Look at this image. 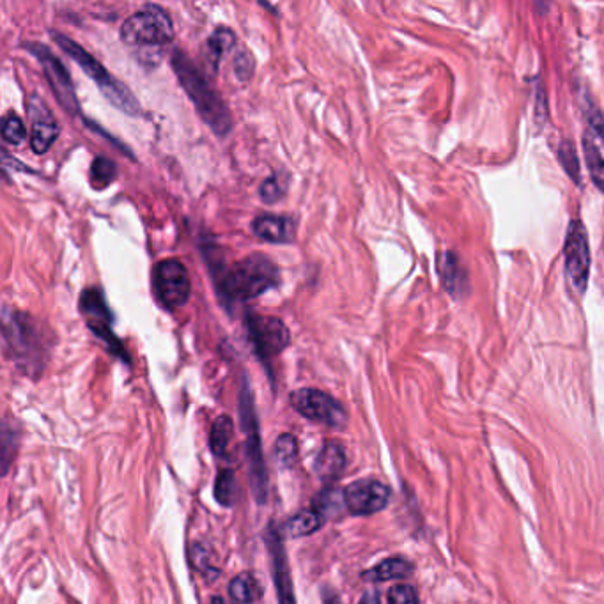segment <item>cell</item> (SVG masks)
Instances as JSON below:
<instances>
[{
    "mask_svg": "<svg viewBox=\"0 0 604 604\" xmlns=\"http://www.w3.org/2000/svg\"><path fill=\"white\" fill-rule=\"evenodd\" d=\"M254 70H256V62L252 59V55L248 54L247 50H241L240 54L236 55V59H234L236 77L241 82H247L254 75Z\"/></svg>",
    "mask_w": 604,
    "mask_h": 604,
    "instance_id": "obj_32",
    "label": "cell"
},
{
    "mask_svg": "<svg viewBox=\"0 0 604 604\" xmlns=\"http://www.w3.org/2000/svg\"><path fill=\"white\" fill-rule=\"evenodd\" d=\"M52 38H54L55 43L59 45L62 52L70 57L71 61L77 62L82 71L86 73L87 77L93 80L94 84L103 93V96L116 109L121 110L124 114H128V116H139L140 112H142V107H140L137 98L133 96L132 91L128 87L124 86L123 82H119L116 77H112L101 62L96 61L93 55L86 52L73 39L66 38L64 34L52 32Z\"/></svg>",
    "mask_w": 604,
    "mask_h": 604,
    "instance_id": "obj_4",
    "label": "cell"
},
{
    "mask_svg": "<svg viewBox=\"0 0 604 604\" xmlns=\"http://www.w3.org/2000/svg\"><path fill=\"white\" fill-rule=\"evenodd\" d=\"M358 604H381L380 596H378L374 590H369V592H365Z\"/></svg>",
    "mask_w": 604,
    "mask_h": 604,
    "instance_id": "obj_34",
    "label": "cell"
},
{
    "mask_svg": "<svg viewBox=\"0 0 604 604\" xmlns=\"http://www.w3.org/2000/svg\"><path fill=\"white\" fill-rule=\"evenodd\" d=\"M438 273H440L445 291L452 298L459 300L465 296L466 289H468V277L454 252H443L438 256Z\"/></svg>",
    "mask_w": 604,
    "mask_h": 604,
    "instance_id": "obj_19",
    "label": "cell"
},
{
    "mask_svg": "<svg viewBox=\"0 0 604 604\" xmlns=\"http://www.w3.org/2000/svg\"><path fill=\"white\" fill-rule=\"evenodd\" d=\"M236 45V34L231 29L218 27L217 31L211 34L208 39V57H210L211 66L217 70L218 64L224 59L225 54H229Z\"/></svg>",
    "mask_w": 604,
    "mask_h": 604,
    "instance_id": "obj_23",
    "label": "cell"
},
{
    "mask_svg": "<svg viewBox=\"0 0 604 604\" xmlns=\"http://www.w3.org/2000/svg\"><path fill=\"white\" fill-rule=\"evenodd\" d=\"M4 342L9 355L27 374L41 372L47 357V342L41 326L24 312L4 309Z\"/></svg>",
    "mask_w": 604,
    "mask_h": 604,
    "instance_id": "obj_3",
    "label": "cell"
},
{
    "mask_svg": "<svg viewBox=\"0 0 604 604\" xmlns=\"http://www.w3.org/2000/svg\"><path fill=\"white\" fill-rule=\"evenodd\" d=\"M279 284V268L264 254H250L217 277L218 296L229 305L254 300Z\"/></svg>",
    "mask_w": 604,
    "mask_h": 604,
    "instance_id": "obj_2",
    "label": "cell"
},
{
    "mask_svg": "<svg viewBox=\"0 0 604 604\" xmlns=\"http://www.w3.org/2000/svg\"><path fill=\"white\" fill-rule=\"evenodd\" d=\"M211 604H227L225 603L224 599H222V597H213V599H211Z\"/></svg>",
    "mask_w": 604,
    "mask_h": 604,
    "instance_id": "obj_36",
    "label": "cell"
},
{
    "mask_svg": "<svg viewBox=\"0 0 604 604\" xmlns=\"http://www.w3.org/2000/svg\"><path fill=\"white\" fill-rule=\"evenodd\" d=\"M413 573V564L408 562L406 558L394 557L383 560L378 566L372 567L369 571H365V581H371V583H381V581L390 580H401V578H408Z\"/></svg>",
    "mask_w": 604,
    "mask_h": 604,
    "instance_id": "obj_20",
    "label": "cell"
},
{
    "mask_svg": "<svg viewBox=\"0 0 604 604\" xmlns=\"http://www.w3.org/2000/svg\"><path fill=\"white\" fill-rule=\"evenodd\" d=\"M581 140L590 178L597 190L604 194V116L592 103L585 110V130Z\"/></svg>",
    "mask_w": 604,
    "mask_h": 604,
    "instance_id": "obj_13",
    "label": "cell"
},
{
    "mask_svg": "<svg viewBox=\"0 0 604 604\" xmlns=\"http://www.w3.org/2000/svg\"><path fill=\"white\" fill-rule=\"evenodd\" d=\"M240 422L241 429L247 436L248 472H250V486L254 491L257 502L266 504L268 498V472L264 465L263 443L259 434L254 395L250 390L247 378H243L240 392Z\"/></svg>",
    "mask_w": 604,
    "mask_h": 604,
    "instance_id": "obj_5",
    "label": "cell"
},
{
    "mask_svg": "<svg viewBox=\"0 0 604 604\" xmlns=\"http://www.w3.org/2000/svg\"><path fill=\"white\" fill-rule=\"evenodd\" d=\"M27 110L31 112L32 117V151L43 155L54 146L55 140L59 137V124L52 116V112L47 109V105L39 100L38 96H32V100L27 103Z\"/></svg>",
    "mask_w": 604,
    "mask_h": 604,
    "instance_id": "obj_16",
    "label": "cell"
},
{
    "mask_svg": "<svg viewBox=\"0 0 604 604\" xmlns=\"http://www.w3.org/2000/svg\"><path fill=\"white\" fill-rule=\"evenodd\" d=\"M247 328L256 355L264 364H268L272 358L279 357L291 342V333L284 325V321H280L275 316L250 314L247 316Z\"/></svg>",
    "mask_w": 604,
    "mask_h": 604,
    "instance_id": "obj_11",
    "label": "cell"
},
{
    "mask_svg": "<svg viewBox=\"0 0 604 604\" xmlns=\"http://www.w3.org/2000/svg\"><path fill=\"white\" fill-rule=\"evenodd\" d=\"M208 557H210V551L204 550L202 546L197 544V546H195V555L192 557L194 558L195 567H197L201 573L217 574V569L213 567V564H211V560H208Z\"/></svg>",
    "mask_w": 604,
    "mask_h": 604,
    "instance_id": "obj_33",
    "label": "cell"
},
{
    "mask_svg": "<svg viewBox=\"0 0 604 604\" xmlns=\"http://www.w3.org/2000/svg\"><path fill=\"white\" fill-rule=\"evenodd\" d=\"M266 544L268 551L272 555L273 583L277 589L279 604H296L295 589H293V580H291V571L287 564L286 550L280 539L279 530L275 525L268 527L266 532Z\"/></svg>",
    "mask_w": 604,
    "mask_h": 604,
    "instance_id": "obj_15",
    "label": "cell"
},
{
    "mask_svg": "<svg viewBox=\"0 0 604 604\" xmlns=\"http://www.w3.org/2000/svg\"><path fill=\"white\" fill-rule=\"evenodd\" d=\"M286 190L287 185L284 176L282 174H273L261 185L259 195H261V199L266 204H275V202H279L286 195Z\"/></svg>",
    "mask_w": 604,
    "mask_h": 604,
    "instance_id": "obj_30",
    "label": "cell"
},
{
    "mask_svg": "<svg viewBox=\"0 0 604 604\" xmlns=\"http://www.w3.org/2000/svg\"><path fill=\"white\" fill-rule=\"evenodd\" d=\"M344 505L353 516H372L383 511L390 500V489L376 479H360L344 489Z\"/></svg>",
    "mask_w": 604,
    "mask_h": 604,
    "instance_id": "obj_14",
    "label": "cell"
},
{
    "mask_svg": "<svg viewBox=\"0 0 604 604\" xmlns=\"http://www.w3.org/2000/svg\"><path fill=\"white\" fill-rule=\"evenodd\" d=\"M323 601H325V604H341L339 596L333 590L328 589L323 590Z\"/></svg>",
    "mask_w": 604,
    "mask_h": 604,
    "instance_id": "obj_35",
    "label": "cell"
},
{
    "mask_svg": "<svg viewBox=\"0 0 604 604\" xmlns=\"http://www.w3.org/2000/svg\"><path fill=\"white\" fill-rule=\"evenodd\" d=\"M273 457L280 468H291L298 459V442L293 434H280L275 442Z\"/></svg>",
    "mask_w": 604,
    "mask_h": 604,
    "instance_id": "obj_26",
    "label": "cell"
},
{
    "mask_svg": "<svg viewBox=\"0 0 604 604\" xmlns=\"http://www.w3.org/2000/svg\"><path fill=\"white\" fill-rule=\"evenodd\" d=\"M558 162L562 163L564 171L569 174V178L580 183V163H578V156H576V149H574L573 142L571 140H564L560 144L558 149Z\"/></svg>",
    "mask_w": 604,
    "mask_h": 604,
    "instance_id": "obj_29",
    "label": "cell"
},
{
    "mask_svg": "<svg viewBox=\"0 0 604 604\" xmlns=\"http://www.w3.org/2000/svg\"><path fill=\"white\" fill-rule=\"evenodd\" d=\"M80 310H82V316L87 321V326L93 330L94 335L105 342V346L110 349L112 355L124 360L126 364H130V357L126 353L123 344L119 342L116 337V333L112 332V314H110L107 302L103 298L98 287H89L86 289L82 296H80Z\"/></svg>",
    "mask_w": 604,
    "mask_h": 604,
    "instance_id": "obj_9",
    "label": "cell"
},
{
    "mask_svg": "<svg viewBox=\"0 0 604 604\" xmlns=\"http://www.w3.org/2000/svg\"><path fill=\"white\" fill-rule=\"evenodd\" d=\"M346 465H348V456H346L342 443L328 440L323 443V447L316 456L314 473L323 482H333L341 477L342 472L346 470Z\"/></svg>",
    "mask_w": 604,
    "mask_h": 604,
    "instance_id": "obj_17",
    "label": "cell"
},
{
    "mask_svg": "<svg viewBox=\"0 0 604 604\" xmlns=\"http://www.w3.org/2000/svg\"><path fill=\"white\" fill-rule=\"evenodd\" d=\"M321 527H323V514L318 509H305L287 521L284 532L289 537H305L318 532Z\"/></svg>",
    "mask_w": 604,
    "mask_h": 604,
    "instance_id": "obj_21",
    "label": "cell"
},
{
    "mask_svg": "<svg viewBox=\"0 0 604 604\" xmlns=\"http://www.w3.org/2000/svg\"><path fill=\"white\" fill-rule=\"evenodd\" d=\"M564 257H566L564 268H566L567 287L574 298H581L587 291L590 273L589 234L581 220H571L569 224Z\"/></svg>",
    "mask_w": 604,
    "mask_h": 604,
    "instance_id": "obj_7",
    "label": "cell"
},
{
    "mask_svg": "<svg viewBox=\"0 0 604 604\" xmlns=\"http://www.w3.org/2000/svg\"><path fill=\"white\" fill-rule=\"evenodd\" d=\"M252 229L257 238L268 243H291L296 236V224L293 218L268 215V213L259 215L254 220Z\"/></svg>",
    "mask_w": 604,
    "mask_h": 604,
    "instance_id": "obj_18",
    "label": "cell"
},
{
    "mask_svg": "<svg viewBox=\"0 0 604 604\" xmlns=\"http://www.w3.org/2000/svg\"><path fill=\"white\" fill-rule=\"evenodd\" d=\"M116 179V163L105 158V156H98L94 158L93 165H91V185L96 190H103Z\"/></svg>",
    "mask_w": 604,
    "mask_h": 604,
    "instance_id": "obj_27",
    "label": "cell"
},
{
    "mask_svg": "<svg viewBox=\"0 0 604 604\" xmlns=\"http://www.w3.org/2000/svg\"><path fill=\"white\" fill-rule=\"evenodd\" d=\"M291 404L302 417L321 426L344 429L348 413L337 399L318 388H300L291 394Z\"/></svg>",
    "mask_w": 604,
    "mask_h": 604,
    "instance_id": "obj_8",
    "label": "cell"
},
{
    "mask_svg": "<svg viewBox=\"0 0 604 604\" xmlns=\"http://www.w3.org/2000/svg\"><path fill=\"white\" fill-rule=\"evenodd\" d=\"M172 66L202 121L208 124L218 137L229 135L233 130L231 110L213 89L208 78L204 77V73L195 66V62L181 50H176L172 55Z\"/></svg>",
    "mask_w": 604,
    "mask_h": 604,
    "instance_id": "obj_1",
    "label": "cell"
},
{
    "mask_svg": "<svg viewBox=\"0 0 604 604\" xmlns=\"http://www.w3.org/2000/svg\"><path fill=\"white\" fill-rule=\"evenodd\" d=\"M215 498L224 507H233L238 500V482L234 477L233 470H222L218 473L217 484H215Z\"/></svg>",
    "mask_w": 604,
    "mask_h": 604,
    "instance_id": "obj_25",
    "label": "cell"
},
{
    "mask_svg": "<svg viewBox=\"0 0 604 604\" xmlns=\"http://www.w3.org/2000/svg\"><path fill=\"white\" fill-rule=\"evenodd\" d=\"M233 419L229 415H220L211 426L210 447L211 452L217 457L227 456L229 443L233 438Z\"/></svg>",
    "mask_w": 604,
    "mask_h": 604,
    "instance_id": "obj_22",
    "label": "cell"
},
{
    "mask_svg": "<svg viewBox=\"0 0 604 604\" xmlns=\"http://www.w3.org/2000/svg\"><path fill=\"white\" fill-rule=\"evenodd\" d=\"M2 139L11 146H20L27 139V128L24 121L16 116L15 112H9L2 119Z\"/></svg>",
    "mask_w": 604,
    "mask_h": 604,
    "instance_id": "obj_28",
    "label": "cell"
},
{
    "mask_svg": "<svg viewBox=\"0 0 604 604\" xmlns=\"http://www.w3.org/2000/svg\"><path fill=\"white\" fill-rule=\"evenodd\" d=\"M229 596L236 604H252L257 599V581L250 574H240L229 583Z\"/></svg>",
    "mask_w": 604,
    "mask_h": 604,
    "instance_id": "obj_24",
    "label": "cell"
},
{
    "mask_svg": "<svg viewBox=\"0 0 604 604\" xmlns=\"http://www.w3.org/2000/svg\"><path fill=\"white\" fill-rule=\"evenodd\" d=\"M388 604H419V594L411 585H395L388 590Z\"/></svg>",
    "mask_w": 604,
    "mask_h": 604,
    "instance_id": "obj_31",
    "label": "cell"
},
{
    "mask_svg": "<svg viewBox=\"0 0 604 604\" xmlns=\"http://www.w3.org/2000/svg\"><path fill=\"white\" fill-rule=\"evenodd\" d=\"M121 39L130 47H163L174 39L171 16L158 6H148L124 22Z\"/></svg>",
    "mask_w": 604,
    "mask_h": 604,
    "instance_id": "obj_6",
    "label": "cell"
},
{
    "mask_svg": "<svg viewBox=\"0 0 604 604\" xmlns=\"http://www.w3.org/2000/svg\"><path fill=\"white\" fill-rule=\"evenodd\" d=\"M25 48L43 66L48 84H50L57 100L61 103L62 109L66 110L68 114H78L80 107H78L77 94L73 89V82H71L70 73L66 70V66L50 52V48L41 45V43H27Z\"/></svg>",
    "mask_w": 604,
    "mask_h": 604,
    "instance_id": "obj_12",
    "label": "cell"
},
{
    "mask_svg": "<svg viewBox=\"0 0 604 604\" xmlns=\"http://www.w3.org/2000/svg\"><path fill=\"white\" fill-rule=\"evenodd\" d=\"M153 284L158 300L169 310L183 307L192 293V284L185 264L178 259H163L156 264L153 270Z\"/></svg>",
    "mask_w": 604,
    "mask_h": 604,
    "instance_id": "obj_10",
    "label": "cell"
}]
</instances>
